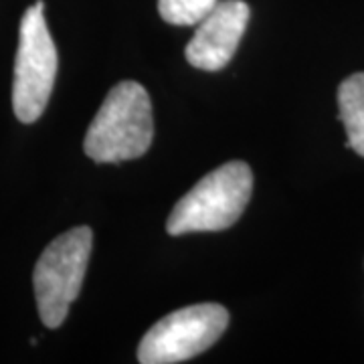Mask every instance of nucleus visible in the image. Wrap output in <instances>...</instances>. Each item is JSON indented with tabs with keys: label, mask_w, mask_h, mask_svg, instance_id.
I'll use <instances>...</instances> for the list:
<instances>
[{
	"label": "nucleus",
	"mask_w": 364,
	"mask_h": 364,
	"mask_svg": "<svg viewBox=\"0 0 364 364\" xmlns=\"http://www.w3.org/2000/svg\"><path fill=\"white\" fill-rule=\"evenodd\" d=\"M154 138L152 102L136 81L114 85L95 114L83 140L85 154L100 162H124L144 156Z\"/></svg>",
	"instance_id": "nucleus-1"
},
{
	"label": "nucleus",
	"mask_w": 364,
	"mask_h": 364,
	"mask_svg": "<svg viewBox=\"0 0 364 364\" xmlns=\"http://www.w3.org/2000/svg\"><path fill=\"white\" fill-rule=\"evenodd\" d=\"M253 193V172L245 162H227L203 176L170 213V235L223 231L243 215Z\"/></svg>",
	"instance_id": "nucleus-2"
},
{
	"label": "nucleus",
	"mask_w": 364,
	"mask_h": 364,
	"mask_svg": "<svg viewBox=\"0 0 364 364\" xmlns=\"http://www.w3.org/2000/svg\"><path fill=\"white\" fill-rule=\"evenodd\" d=\"M91 247L90 227H75L59 235L41 253L33 272V286L41 320L47 328H59L65 322L87 272Z\"/></svg>",
	"instance_id": "nucleus-3"
},
{
	"label": "nucleus",
	"mask_w": 364,
	"mask_h": 364,
	"mask_svg": "<svg viewBox=\"0 0 364 364\" xmlns=\"http://www.w3.org/2000/svg\"><path fill=\"white\" fill-rule=\"evenodd\" d=\"M43 0L26 9L18 28V49L14 59L13 107L23 124H33L49 104L57 77V47L47 28Z\"/></svg>",
	"instance_id": "nucleus-4"
},
{
	"label": "nucleus",
	"mask_w": 364,
	"mask_h": 364,
	"mask_svg": "<svg viewBox=\"0 0 364 364\" xmlns=\"http://www.w3.org/2000/svg\"><path fill=\"white\" fill-rule=\"evenodd\" d=\"M229 326V312L219 304L186 306L158 320L138 346L142 364L184 363L210 348Z\"/></svg>",
	"instance_id": "nucleus-5"
},
{
	"label": "nucleus",
	"mask_w": 364,
	"mask_h": 364,
	"mask_svg": "<svg viewBox=\"0 0 364 364\" xmlns=\"http://www.w3.org/2000/svg\"><path fill=\"white\" fill-rule=\"evenodd\" d=\"M247 2L223 0L198 23L186 45V61L203 71H219L233 59L249 23Z\"/></svg>",
	"instance_id": "nucleus-6"
},
{
	"label": "nucleus",
	"mask_w": 364,
	"mask_h": 364,
	"mask_svg": "<svg viewBox=\"0 0 364 364\" xmlns=\"http://www.w3.org/2000/svg\"><path fill=\"white\" fill-rule=\"evenodd\" d=\"M338 107L348 136L346 146L364 156V73H354L340 83Z\"/></svg>",
	"instance_id": "nucleus-7"
},
{
	"label": "nucleus",
	"mask_w": 364,
	"mask_h": 364,
	"mask_svg": "<svg viewBox=\"0 0 364 364\" xmlns=\"http://www.w3.org/2000/svg\"><path fill=\"white\" fill-rule=\"evenodd\" d=\"M219 0H158L160 16L176 26L198 25L207 16Z\"/></svg>",
	"instance_id": "nucleus-8"
}]
</instances>
